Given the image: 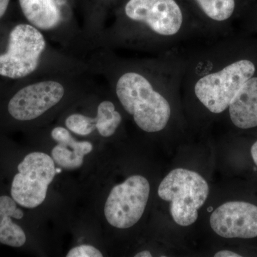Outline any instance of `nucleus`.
Here are the masks:
<instances>
[{
    "mask_svg": "<svg viewBox=\"0 0 257 257\" xmlns=\"http://www.w3.org/2000/svg\"><path fill=\"white\" fill-rule=\"evenodd\" d=\"M106 67L109 82L123 109L147 133L164 131L173 118L175 97L182 90L183 48L152 58H111Z\"/></svg>",
    "mask_w": 257,
    "mask_h": 257,
    "instance_id": "obj_1",
    "label": "nucleus"
},
{
    "mask_svg": "<svg viewBox=\"0 0 257 257\" xmlns=\"http://www.w3.org/2000/svg\"><path fill=\"white\" fill-rule=\"evenodd\" d=\"M231 47L220 37L183 47L182 90L207 114L217 116L227 110L239 89L256 74L254 61L234 57Z\"/></svg>",
    "mask_w": 257,
    "mask_h": 257,
    "instance_id": "obj_2",
    "label": "nucleus"
},
{
    "mask_svg": "<svg viewBox=\"0 0 257 257\" xmlns=\"http://www.w3.org/2000/svg\"><path fill=\"white\" fill-rule=\"evenodd\" d=\"M109 38L111 45L158 55L209 37L179 0H127Z\"/></svg>",
    "mask_w": 257,
    "mask_h": 257,
    "instance_id": "obj_3",
    "label": "nucleus"
},
{
    "mask_svg": "<svg viewBox=\"0 0 257 257\" xmlns=\"http://www.w3.org/2000/svg\"><path fill=\"white\" fill-rule=\"evenodd\" d=\"M47 48L43 32L27 22L0 23V80L17 83L31 77Z\"/></svg>",
    "mask_w": 257,
    "mask_h": 257,
    "instance_id": "obj_4",
    "label": "nucleus"
},
{
    "mask_svg": "<svg viewBox=\"0 0 257 257\" xmlns=\"http://www.w3.org/2000/svg\"><path fill=\"white\" fill-rule=\"evenodd\" d=\"M209 194L206 179L194 171L177 168L171 171L158 188L160 199L170 202V213L176 224L189 226L196 222L199 209Z\"/></svg>",
    "mask_w": 257,
    "mask_h": 257,
    "instance_id": "obj_5",
    "label": "nucleus"
},
{
    "mask_svg": "<svg viewBox=\"0 0 257 257\" xmlns=\"http://www.w3.org/2000/svg\"><path fill=\"white\" fill-rule=\"evenodd\" d=\"M67 82L58 76L36 81H22L23 84L8 101V114L19 121H30L40 117L62 100Z\"/></svg>",
    "mask_w": 257,
    "mask_h": 257,
    "instance_id": "obj_6",
    "label": "nucleus"
},
{
    "mask_svg": "<svg viewBox=\"0 0 257 257\" xmlns=\"http://www.w3.org/2000/svg\"><path fill=\"white\" fill-rule=\"evenodd\" d=\"M18 170L12 183V197L22 207H38L46 199L57 173L55 162L44 152H32L20 162Z\"/></svg>",
    "mask_w": 257,
    "mask_h": 257,
    "instance_id": "obj_7",
    "label": "nucleus"
},
{
    "mask_svg": "<svg viewBox=\"0 0 257 257\" xmlns=\"http://www.w3.org/2000/svg\"><path fill=\"white\" fill-rule=\"evenodd\" d=\"M150 185L142 175H133L111 189L104 205V216L111 226L125 229L137 224L146 209Z\"/></svg>",
    "mask_w": 257,
    "mask_h": 257,
    "instance_id": "obj_8",
    "label": "nucleus"
},
{
    "mask_svg": "<svg viewBox=\"0 0 257 257\" xmlns=\"http://www.w3.org/2000/svg\"><path fill=\"white\" fill-rule=\"evenodd\" d=\"M209 222L221 237L252 239L257 237V207L248 202H226L211 213Z\"/></svg>",
    "mask_w": 257,
    "mask_h": 257,
    "instance_id": "obj_9",
    "label": "nucleus"
},
{
    "mask_svg": "<svg viewBox=\"0 0 257 257\" xmlns=\"http://www.w3.org/2000/svg\"><path fill=\"white\" fill-rule=\"evenodd\" d=\"M193 13L209 38L224 35L234 15L236 0H192Z\"/></svg>",
    "mask_w": 257,
    "mask_h": 257,
    "instance_id": "obj_10",
    "label": "nucleus"
},
{
    "mask_svg": "<svg viewBox=\"0 0 257 257\" xmlns=\"http://www.w3.org/2000/svg\"><path fill=\"white\" fill-rule=\"evenodd\" d=\"M51 137L57 143L51 153L55 164L64 170H76L82 167L84 157L90 153L93 145L89 142H77L69 130L57 126L51 132Z\"/></svg>",
    "mask_w": 257,
    "mask_h": 257,
    "instance_id": "obj_11",
    "label": "nucleus"
},
{
    "mask_svg": "<svg viewBox=\"0 0 257 257\" xmlns=\"http://www.w3.org/2000/svg\"><path fill=\"white\" fill-rule=\"evenodd\" d=\"M27 23L42 32L56 31L64 25V18L57 0H18Z\"/></svg>",
    "mask_w": 257,
    "mask_h": 257,
    "instance_id": "obj_12",
    "label": "nucleus"
},
{
    "mask_svg": "<svg viewBox=\"0 0 257 257\" xmlns=\"http://www.w3.org/2000/svg\"><path fill=\"white\" fill-rule=\"evenodd\" d=\"M236 127L248 130L257 126V76L255 74L239 89L227 110Z\"/></svg>",
    "mask_w": 257,
    "mask_h": 257,
    "instance_id": "obj_13",
    "label": "nucleus"
},
{
    "mask_svg": "<svg viewBox=\"0 0 257 257\" xmlns=\"http://www.w3.org/2000/svg\"><path fill=\"white\" fill-rule=\"evenodd\" d=\"M96 130L103 138L114 135L122 122V116L112 101L106 99L97 106Z\"/></svg>",
    "mask_w": 257,
    "mask_h": 257,
    "instance_id": "obj_14",
    "label": "nucleus"
},
{
    "mask_svg": "<svg viewBox=\"0 0 257 257\" xmlns=\"http://www.w3.org/2000/svg\"><path fill=\"white\" fill-rule=\"evenodd\" d=\"M26 240L24 230L13 222L10 216L0 211V243L13 247H21Z\"/></svg>",
    "mask_w": 257,
    "mask_h": 257,
    "instance_id": "obj_15",
    "label": "nucleus"
},
{
    "mask_svg": "<svg viewBox=\"0 0 257 257\" xmlns=\"http://www.w3.org/2000/svg\"><path fill=\"white\" fill-rule=\"evenodd\" d=\"M96 117L74 113L67 116L65 125L69 131L81 136H87L96 130Z\"/></svg>",
    "mask_w": 257,
    "mask_h": 257,
    "instance_id": "obj_16",
    "label": "nucleus"
},
{
    "mask_svg": "<svg viewBox=\"0 0 257 257\" xmlns=\"http://www.w3.org/2000/svg\"><path fill=\"white\" fill-rule=\"evenodd\" d=\"M0 211L16 219H23L24 216L23 210L17 207L15 199L8 196L0 197Z\"/></svg>",
    "mask_w": 257,
    "mask_h": 257,
    "instance_id": "obj_17",
    "label": "nucleus"
},
{
    "mask_svg": "<svg viewBox=\"0 0 257 257\" xmlns=\"http://www.w3.org/2000/svg\"><path fill=\"white\" fill-rule=\"evenodd\" d=\"M67 257H101L102 253L91 245L82 244L69 250Z\"/></svg>",
    "mask_w": 257,
    "mask_h": 257,
    "instance_id": "obj_18",
    "label": "nucleus"
},
{
    "mask_svg": "<svg viewBox=\"0 0 257 257\" xmlns=\"http://www.w3.org/2000/svg\"><path fill=\"white\" fill-rule=\"evenodd\" d=\"M11 0H0V23H3L5 15L8 13Z\"/></svg>",
    "mask_w": 257,
    "mask_h": 257,
    "instance_id": "obj_19",
    "label": "nucleus"
},
{
    "mask_svg": "<svg viewBox=\"0 0 257 257\" xmlns=\"http://www.w3.org/2000/svg\"><path fill=\"white\" fill-rule=\"evenodd\" d=\"M215 257H241V255L239 253H235L234 251H230V250H221L218 251L215 254Z\"/></svg>",
    "mask_w": 257,
    "mask_h": 257,
    "instance_id": "obj_20",
    "label": "nucleus"
},
{
    "mask_svg": "<svg viewBox=\"0 0 257 257\" xmlns=\"http://www.w3.org/2000/svg\"><path fill=\"white\" fill-rule=\"evenodd\" d=\"M251 155L252 157L253 162L257 167V141L253 144L251 148Z\"/></svg>",
    "mask_w": 257,
    "mask_h": 257,
    "instance_id": "obj_21",
    "label": "nucleus"
},
{
    "mask_svg": "<svg viewBox=\"0 0 257 257\" xmlns=\"http://www.w3.org/2000/svg\"><path fill=\"white\" fill-rule=\"evenodd\" d=\"M135 257H151L152 256V253L147 250H144L143 251H140L135 255Z\"/></svg>",
    "mask_w": 257,
    "mask_h": 257,
    "instance_id": "obj_22",
    "label": "nucleus"
}]
</instances>
